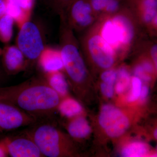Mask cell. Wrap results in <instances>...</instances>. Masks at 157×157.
Returning <instances> with one entry per match:
<instances>
[{"instance_id":"obj_1","label":"cell","mask_w":157,"mask_h":157,"mask_svg":"<svg viewBox=\"0 0 157 157\" xmlns=\"http://www.w3.org/2000/svg\"><path fill=\"white\" fill-rule=\"evenodd\" d=\"M60 95L45 77H33L24 82L0 87V100L14 104L37 121L51 119L60 104Z\"/></svg>"},{"instance_id":"obj_2","label":"cell","mask_w":157,"mask_h":157,"mask_svg":"<svg viewBox=\"0 0 157 157\" xmlns=\"http://www.w3.org/2000/svg\"><path fill=\"white\" fill-rule=\"evenodd\" d=\"M25 132L30 137L44 157H59L69 154V141L51 119L37 121Z\"/></svg>"},{"instance_id":"obj_3","label":"cell","mask_w":157,"mask_h":157,"mask_svg":"<svg viewBox=\"0 0 157 157\" xmlns=\"http://www.w3.org/2000/svg\"><path fill=\"white\" fill-rule=\"evenodd\" d=\"M16 45L25 57V70H29L37 63L46 46L41 29L36 23L31 20L24 24L19 29Z\"/></svg>"},{"instance_id":"obj_4","label":"cell","mask_w":157,"mask_h":157,"mask_svg":"<svg viewBox=\"0 0 157 157\" xmlns=\"http://www.w3.org/2000/svg\"><path fill=\"white\" fill-rule=\"evenodd\" d=\"M83 46L85 51L100 67L108 69L114 64L116 52L102 38L98 30L85 38Z\"/></svg>"},{"instance_id":"obj_5","label":"cell","mask_w":157,"mask_h":157,"mask_svg":"<svg viewBox=\"0 0 157 157\" xmlns=\"http://www.w3.org/2000/svg\"><path fill=\"white\" fill-rule=\"evenodd\" d=\"M94 12L90 0H74L60 15L73 30H81L91 25Z\"/></svg>"},{"instance_id":"obj_6","label":"cell","mask_w":157,"mask_h":157,"mask_svg":"<svg viewBox=\"0 0 157 157\" xmlns=\"http://www.w3.org/2000/svg\"><path fill=\"white\" fill-rule=\"evenodd\" d=\"M37 121L14 104L6 101H0V132L29 127Z\"/></svg>"},{"instance_id":"obj_7","label":"cell","mask_w":157,"mask_h":157,"mask_svg":"<svg viewBox=\"0 0 157 157\" xmlns=\"http://www.w3.org/2000/svg\"><path fill=\"white\" fill-rule=\"evenodd\" d=\"M100 125L109 137H119L128 128V118L120 109L109 104L104 105L99 117Z\"/></svg>"},{"instance_id":"obj_8","label":"cell","mask_w":157,"mask_h":157,"mask_svg":"<svg viewBox=\"0 0 157 157\" xmlns=\"http://www.w3.org/2000/svg\"><path fill=\"white\" fill-rule=\"evenodd\" d=\"M8 155L12 157H44L34 140L25 132L2 140Z\"/></svg>"},{"instance_id":"obj_9","label":"cell","mask_w":157,"mask_h":157,"mask_svg":"<svg viewBox=\"0 0 157 157\" xmlns=\"http://www.w3.org/2000/svg\"><path fill=\"white\" fill-rule=\"evenodd\" d=\"M1 56L2 65L7 75H14L25 70V57L17 45H7L4 47Z\"/></svg>"},{"instance_id":"obj_10","label":"cell","mask_w":157,"mask_h":157,"mask_svg":"<svg viewBox=\"0 0 157 157\" xmlns=\"http://www.w3.org/2000/svg\"><path fill=\"white\" fill-rule=\"evenodd\" d=\"M6 13L12 17L19 29L31 20L36 0H6Z\"/></svg>"},{"instance_id":"obj_11","label":"cell","mask_w":157,"mask_h":157,"mask_svg":"<svg viewBox=\"0 0 157 157\" xmlns=\"http://www.w3.org/2000/svg\"><path fill=\"white\" fill-rule=\"evenodd\" d=\"M98 31L102 38L114 49L116 53L127 50L120 31L111 17L104 20Z\"/></svg>"},{"instance_id":"obj_12","label":"cell","mask_w":157,"mask_h":157,"mask_svg":"<svg viewBox=\"0 0 157 157\" xmlns=\"http://www.w3.org/2000/svg\"><path fill=\"white\" fill-rule=\"evenodd\" d=\"M37 64L45 74L64 69L60 49L49 46H45L38 59Z\"/></svg>"},{"instance_id":"obj_13","label":"cell","mask_w":157,"mask_h":157,"mask_svg":"<svg viewBox=\"0 0 157 157\" xmlns=\"http://www.w3.org/2000/svg\"><path fill=\"white\" fill-rule=\"evenodd\" d=\"M111 18L119 29L123 38L125 47L128 49L135 39V30L134 23L131 17L124 12L117 13Z\"/></svg>"},{"instance_id":"obj_14","label":"cell","mask_w":157,"mask_h":157,"mask_svg":"<svg viewBox=\"0 0 157 157\" xmlns=\"http://www.w3.org/2000/svg\"><path fill=\"white\" fill-rule=\"evenodd\" d=\"M139 17L144 24L157 27V0H137Z\"/></svg>"},{"instance_id":"obj_15","label":"cell","mask_w":157,"mask_h":157,"mask_svg":"<svg viewBox=\"0 0 157 157\" xmlns=\"http://www.w3.org/2000/svg\"><path fill=\"white\" fill-rule=\"evenodd\" d=\"M68 131L71 137L82 138L87 137L90 133L91 128L87 121L79 117L73 119L68 125Z\"/></svg>"},{"instance_id":"obj_16","label":"cell","mask_w":157,"mask_h":157,"mask_svg":"<svg viewBox=\"0 0 157 157\" xmlns=\"http://www.w3.org/2000/svg\"><path fill=\"white\" fill-rule=\"evenodd\" d=\"M45 77L52 87L60 95L64 96L67 94L68 92V83L61 71L46 73Z\"/></svg>"},{"instance_id":"obj_17","label":"cell","mask_w":157,"mask_h":157,"mask_svg":"<svg viewBox=\"0 0 157 157\" xmlns=\"http://www.w3.org/2000/svg\"><path fill=\"white\" fill-rule=\"evenodd\" d=\"M14 23L13 18L7 13L0 17V42L6 44L10 42L13 37Z\"/></svg>"},{"instance_id":"obj_18","label":"cell","mask_w":157,"mask_h":157,"mask_svg":"<svg viewBox=\"0 0 157 157\" xmlns=\"http://www.w3.org/2000/svg\"><path fill=\"white\" fill-rule=\"evenodd\" d=\"M59 109L62 114L68 117L78 115L82 111V107L78 102L72 99H67L62 101Z\"/></svg>"},{"instance_id":"obj_19","label":"cell","mask_w":157,"mask_h":157,"mask_svg":"<svg viewBox=\"0 0 157 157\" xmlns=\"http://www.w3.org/2000/svg\"><path fill=\"white\" fill-rule=\"evenodd\" d=\"M147 151L145 144L140 142H133L125 147L122 151L123 156L126 157H141Z\"/></svg>"},{"instance_id":"obj_20","label":"cell","mask_w":157,"mask_h":157,"mask_svg":"<svg viewBox=\"0 0 157 157\" xmlns=\"http://www.w3.org/2000/svg\"><path fill=\"white\" fill-rule=\"evenodd\" d=\"M132 90L128 98V101L132 102L136 101L140 96L142 88V82L139 77L135 76L132 78Z\"/></svg>"},{"instance_id":"obj_21","label":"cell","mask_w":157,"mask_h":157,"mask_svg":"<svg viewBox=\"0 0 157 157\" xmlns=\"http://www.w3.org/2000/svg\"><path fill=\"white\" fill-rule=\"evenodd\" d=\"M74 0H52L50 5L59 13L61 14Z\"/></svg>"},{"instance_id":"obj_22","label":"cell","mask_w":157,"mask_h":157,"mask_svg":"<svg viewBox=\"0 0 157 157\" xmlns=\"http://www.w3.org/2000/svg\"><path fill=\"white\" fill-rule=\"evenodd\" d=\"M117 73L114 70H109L104 71L101 74L102 81L107 84L113 85L117 78Z\"/></svg>"},{"instance_id":"obj_23","label":"cell","mask_w":157,"mask_h":157,"mask_svg":"<svg viewBox=\"0 0 157 157\" xmlns=\"http://www.w3.org/2000/svg\"><path fill=\"white\" fill-rule=\"evenodd\" d=\"M111 0H90L94 12L100 13L104 11L107 4Z\"/></svg>"},{"instance_id":"obj_24","label":"cell","mask_w":157,"mask_h":157,"mask_svg":"<svg viewBox=\"0 0 157 157\" xmlns=\"http://www.w3.org/2000/svg\"><path fill=\"white\" fill-rule=\"evenodd\" d=\"M117 76L119 78L118 81L128 87L130 82V76L126 68L124 67L120 68L117 72Z\"/></svg>"},{"instance_id":"obj_25","label":"cell","mask_w":157,"mask_h":157,"mask_svg":"<svg viewBox=\"0 0 157 157\" xmlns=\"http://www.w3.org/2000/svg\"><path fill=\"white\" fill-rule=\"evenodd\" d=\"M134 73L135 76L142 78L144 81L148 82L151 80V77L148 75V73H147L144 70L142 66L138 65L136 66L134 70Z\"/></svg>"},{"instance_id":"obj_26","label":"cell","mask_w":157,"mask_h":157,"mask_svg":"<svg viewBox=\"0 0 157 157\" xmlns=\"http://www.w3.org/2000/svg\"><path fill=\"white\" fill-rule=\"evenodd\" d=\"M101 90L104 96L108 98H112L114 94L113 85L107 84L105 82L101 83Z\"/></svg>"},{"instance_id":"obj_27","label":"cell","mask_w":157,"mask_h":157,"mask_svg":"<svg viewBox=\"0 0 157 157\" xmlns=\"http://www.w3.org/2000/svg\"><path fill=\"white\" fill-rule=\"evenodd\" d=\"M119 4L117 0H111L107 4L104 11L108 14H113L117 11Z\"/></svg>"},{"instance_id":"obj_28","label":"cell","mask_w":157,"mask_h":157,"mask_svg":"<svg viewBox=\"0 0 157 157\" xmlns=\"http://www.w3.org/2000/svg\"><path fill=\"white\" fill-rule=\"evenodd\" d=\"M141 65L144 71L147 73H151L154 71V67L150 62L144 60Z\"/></svg>"},{"instance_id":"obj_29","label":"cell","mask_w":157,"mask_h":157,"mask_svg":"<svg viewBox=\"0 0 157 157\" xmlns=\"http://www.w3.org/2000/svg\"><path fill=\"white\" fill-rule=\"evenodd\" d=\"M151 56L153 60L154 63L155 67L157 69V44H155L154 45L151 46L150 49Z\"/></svg>"},{"instance_id":"obj_30","label":"cell","mask_w":157,"mask_h":157,"mask_svg":"<svg viewBox=\"0 0 157 157\" xmlns=\"http://www.w3.org/2000/svg\"><path fill=\"white\" fill-rule=\"evenodd\" d=\"M148 92L149 89L147 86H144L142 87L141 92H140V97H139L141 101H144L146 99L147 95H148Z\"/></svg>"},{"instance_id":"obj_31","label":"cell","mask_w":157,"mask_h":157,"mask_svg":"<svg viewBox=\"0 0 157 157\" xmlns=\"http://www.w3.org/2000/svg\"><path fill=\"white\" fill-rule=\"evenodd\" d=\"M127 87L122 82L118 81L116 86V91L118 94L123 93Z\"/></svg>"},{"instance_id":"obj_32","label":"cell","mask_w":157,"mask_h":157,"mask_svg":"<svg viewBox=\"0 0 157 157\" xmlns=\"http://www.w3.org/2000/svg\"><path fill=\"white\" fill-rule=\"evenodd\" d=\"M8 155L6 146L2 141L0 142V157H7Z\"/></svg>"},{"instance_id":"obj_33","label":"cell","mask_w":157,"mask_h":157,"mask_svg":"<svg viewBox=\"0 0 157 157\" xmlns=\"http://www.w3.org/2000/svg\"><path fill=\"white\" fill-rule=\"evenodd\" d=\"M6 0H0V17L6 13Z\"/></svg>"},{"instance_id":"obj_34","label":"cell","mask_w":157,"mask_h":157,"mask_svg":"<svg viewBox=\"0 0 157 157\" xmlns=\"http://www.w3.org/2000/svg\"><path fill=\"white\" fill-rule=\"evenodd\" d=\"M6 75H8L3 67L2 65V61H1V58H0V82L4 80V78H6Z\"/></svg>"},{"instance_id":"obj_35","label":"cell","mask_w":157,"mask_h":157,"mask_svg":"<svg viewBox=\"0 0 157 157\" xmlns=\"http://www.w3.org/2000/svg\"><path fill=\"white\" fill-rule=\"evenodd\" d=\"M42 1H44V2H46L50 4L52 0H42Z\"/></svg>"},{"instance_id":"obj_36","label":"cell","mask_w":157,"mask_h":157,"mask_svg":"<svg viewBox=\"0 0 157 157\" xmlns=\"http://www.w3.org/2000/svg\"><path fill=\"white\" fill-rule=\"evenodd\" d=\"M157 130H156L154 132V136L155 138H157Z\"/></svg>"},{"instance_id":"obj_37","label":"cell","mask_w":157,"mask_h":157,"mask_svg":"<svg viewBox=\"0 0 157 157\" xmlns=\"http://www.w3.org/2000/svg\"><path fill=\"white\" fill-rule=\"evenodd\" d=\"M1 101V100H0V101Z\"/></svg>"}]
</instances>
